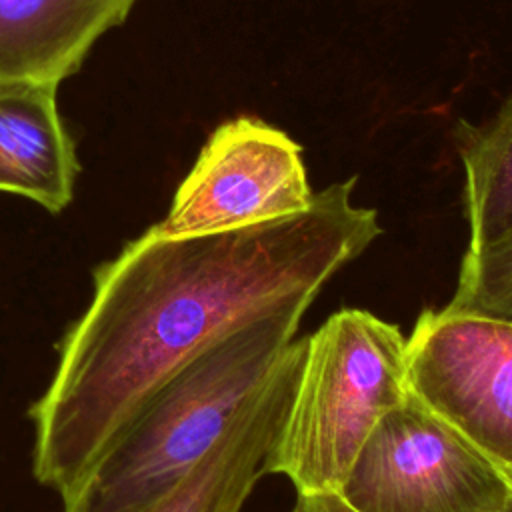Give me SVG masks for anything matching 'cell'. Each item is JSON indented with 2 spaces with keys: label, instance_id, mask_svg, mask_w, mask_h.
I'll use <instances>...</instances> for the list:
<instances>
[{
  "label": "cell",
  "instance_id": "cell-1",
  "mask_svg": "<svg viewBox=\"0 0 512 512\" xmlns=\"http://www.w3.org/2000/svg\"><path fill=\"white\" fill-rule=\"evenodd\" d=\"M354 184L336 182L298 214L236 230L166 238L152 226L102 262L28 412L34 478L68 496L184 364L262 316L310 306L382 234L378 212L352 202Z\"/></svg>",
  "mask_w": 512,
  "mask_h": 512
},
{
  "label": "cell",
  "instance_id": "cell-2",
  "mask_svg": "<svg viewBox=\"0 0 512 512\" xmlns=\"http://www.w3.org/2000/svg\"><path fill=\"white\" fill-rule=\"evenodd\" d=\"M306 304H292L224 336L130 416L62 512H148L210 452L236 412L294 342Z\"/></svg>",
  "mask_w": 512,
  "mask_h": 512
},
{
  "label": "cell",
  "instance_id": "cell-3",
  "mask_svg": "<svg viewBox=\"0 0 512 512\" xmlns=\"http://www.w3.org/2000/svg\"><path fill=\"white\" fill-rule=\"evenodd\" d=\"M410 394L406 336L362 308H342L306 336L292 400L266 454L298 496L338 494L378 422Z\"/></svg>",
  "mask_w": 512,
  "mask_h": 512
},
{
  "label": "cell",
  "instance_id": "cell-4",
  "mask_svg": "<svg viewBox=\"0 0 512 512\" xmlns=\"http://www.w3.org/2000/svg\"><path fill=\"white\" fill-rule=\"evenodd\" d=\"M338 496L354 512H502L512 478L410 392L372 430Z\"/></svg>",
  "mask_w": 512,
  "mask_h": 512
},
{
  "label": "cell",
  "instance_id": "cell-5",
  "mask_svg": "<svg viewBox=\"0 0 512 512\" xmlns=\"http://www.w3.org/2000/svg\"><path fill=\"white\" fill-rule=\"evenodd\" d=\"M406 356L410 392L512 478V324L428 308Z\"/></svg>",
  "mask_w": 512,
  "mask_h": 512
},
{
  "label": "cell",
  "instance_id": "cell-6",
  "mask_svg": "<svg viewBox=\"0 0 512 512\" xmlns=\"http://www.w3.org/2000/svg\"><path fill=\"white\" fill-rule=\"evenodd\" d=\"M314 194L300 144L268 122L240 116L210 134L154 230L186 238L254 226L306 210Z\"/></svg>",
  "mask_w": 512,
  "mask_h": 512
},
{
  "label": "cell",
  "instance_id": "cell-7",
  "mask_svg": "<svg viewBox=\"0 0 512 512\" xmlns=\"http://www.w3.org/2000/svg\"><path fill=\"white\" fill-rule=\"evenodd\" d=\"M306 340H294L224 434L190 474L148 512H242L264 474L298 380Z\"/></svg>",
  "mask_w": 512,
  "mask_h": 512
},
{
  "label": "cell",
  "instance_id": "cell-8",
  "mask_svg": "<svg viewBox=\"0 0 512 512\" xmlns=\"http://www.w3.org/2000/svg\"><path fill=\"white\" fill-rule=\"evenodd\" d=\"M52 84L0 80V192L60 214L80 172Z\"/></svg>",
  "mask_w": 512,
  "mask_h": 512
},
{
  "label": "cell",
  "instance_id": "cell-9",
  "mask_svg": "<svg viewBox=\"0 0 512 512\" xmlns=\"http://www.w3.org/2000/svg\"><path fill=\"white\" fill-rule=\"evenodd\" d=\"M136 0H0V80L58 86Z\"/></svg>",
  "mask_w": 512,
  "mask_h": 512
},
{
  "label": "cell",
  "instance_id": "cell-10",
  "mask_svg": "<svg viewBox=\"0 0 512 512\" xmlns=\"http://www.w3.org/2000/svg\"><path fill=\"white\" fill-rule=\"evenodd\" d=\"M464 166L468 248L482 246L512 226V94L484 122L454 126Z\"/></svg>",
  "mask_w": 512,
  "mask_h": 512
},
{
  "label": "cell",
  "instance_id": "cell-11",
  "mask_svg": "<svg viewBox=\"0 0 512 512\" xmlns=\"http://www.w3.org/2000/svg\"><path fill=\"white\" fill-rule=\"evenodd\" d=\"M446 308L512 324V226L482 246L466 248Z\"/></svg>",
  "mask_w": 512,
  "mask_h": 512
},
{
  "label": "cell",
  "instance_id": "cell-12",
  "mask_svg": "<svg viewBox=\"0 0 512 512\" xmlns=\"http://www.w3.org/2000/svg\"><path fill=\"white\" fill-rule=\"evenodd\" d=\"M290 512H354L338 494L298 496Z\"/></svg>",
  "mask_w": 512,
  "mask_h": 512
},
{
  "label": "cell",
  "instance_id": "cell-13",
  "mask_svg": "<svg viewBox=\"0 0 512 512\" xmlns=\"http://www.w3.org/2000/svg\"><path fill=\"white\" fill-rule=\"evenodd\" d=\"M502 512H512V496H510V500H508V504H506V508Z\"/></svg>",
  "mask_w": 512,
  "mask_h": 512
}]
</instances>
